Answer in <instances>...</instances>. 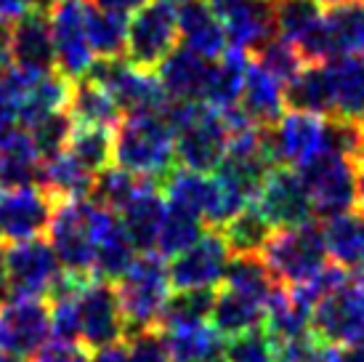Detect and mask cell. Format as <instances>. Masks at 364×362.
I'll return each instance as SVG.
<instances>
[{"instance_id":"1","label":"cell","mask_w":364,"mask_h":362,"mask_svg":"<svg viewBox=\"0 0 364 362\" xmlns=\"http://www.w3.org/2000/svg\"><path fill=\"white\" fill-rule=\"evenodd\" d=\"M171 123L176 136V160L181 168L197 173H213L221 165L229 147V128L218 110L205 101L171 99L160 112Z\"/></svg>"},{"instance_id":"2","label":"cell","mask_w":364,"mask_h":362,"mask_svg":"<svg viewBox=\"0 0 364 362\" xmlns=\"http://www.w3.org/2000/svg\"><path fill=\"white\" fill-rule=\"evenodd\" d=\"M114 162L160 184L176 168V136L160 112L128 115L114 125Z\"/></svg>"},{"instance_id":"3","label":"cell","mask_w":364,"mask_h":362,"mask_svg":"<svg viewBox=\"0 0 364 362\" xmlns=\"http://www.w3.org/2000/svg\"><path fill=\"white\" fill-rule=\"evenodd\" d=\"M263 262L269 264L274 277L287 285H304L327 267V242H324V227L316 219L298 227H282L274 229L269 242L263 245Z\"/></svg>"},{"instance_id":"4","label":"cell","mask_w":364,"mask_h":362,"mask_svg":"<svg viewBox=\"0 0 364 362\" xmlns=\"http://www.w3.org/2000/svg\"><path fill=\"white\" fill-rule=\"evenodd\" d=\"M117 299L125 317V328L141 331L154 328L160 322V312L168 296H171V277H168V264L157 251L139 253L131 269L117 280Z\"/></svg>"},{"instance_id":"5","label":"cell","mask_w":364,"mask_h":362,"mask_svg":"<svg viewBox=\"0 0 364 362\" xmlns=\"http://www.w3.org/2000/svg\"><path fill=\"white\" fill-rule=\"evenodd\" d=\"M96 216H99V205L91 197L56 202L51 227H48V242L64 272L93 277Z\"/></svg>"},{"instance_id":"6","label":"cell","mask_w":364,"mask_h":362,"mask_svg":"<svg viewBox=\"0 0 364 362\" xmlns=\"http://www.w3.org/2000/svg\"><path fill=\"white\" fill-rule=\"evenodd\" d=\"M311 333L330 346L364 341V277L348 274L311 306Z\"/></svg>"},{"instance_id":"7","label":"cell","mask_w":364,"mask_h":362,"mask_svg":"<svg viewBox=\"0 0 364 362\" xmlns=\"http://www.w3.org/2000/svg\"><path fill=\"white\" fill-rule=\"evenodd\" d=\"M88 78L112 93L117 110L125 115H149L168 107V90L162 88L160 78L154 72L139 70L131 61L120 59H96L88 70Z\"/></svg>"},{"instance_id":"8","label":"cell","mask_w":364,"mask_h":362,"mask_svg":"<svg viewBox=\"0 0 364 362\" xmlns=\"http://www.w3.org/2000/svg\"><path fill=\"white\" fill-rule=\"evenodd\" d=\"M178 41V9L168 0H149L128 19L125 59L139 70L154 72Z\"/></svg>"},{"instance_id":"9","label":"cell","mask_w":364,"mask_h":362,"mask_svg":"<svg viewBox=\"0 0 364 362\" xmlns=\"http://www.w3.org/2000/svg\"><path fill=\"white\" fill-rule=\"evenodd\" d=\"M309 197L314 205V216L335 219L351 211L356 205V165L333 152H319L314 160L298 168Z\"/></svg>"},{"instance_id":"10","label":"cell","mask_w":364,"mask_h":362,"mask_svg":"<svg viewBox=\"0 0 364 362\" xmlns=\"http://www.w3.org/2000/svg\"><path fill=\"white\" fill-rule=\"evenodd\" d=\"M51 304L48 299L11 296L0 306V352L32 360L51 341Z\"/></svg>"},{"instance_id":"11","label":"cell","mask_w":364,"mask_h":362,"mask_svg":"<svg viewBox=\"0 0 364 362\" xmlns=\"http://www.w3.org/2000/svg\"><path fill=\"white\" fill-rule=\"evenodd\" d=\"M77 325H80V346H85L88 352L125 341L128 328L114 282L96 277L85 282V288L77 296Z\"/></svg>"},{"instance_id":"12","label":"cell","mask_w":364,"mask_h":362,"mask_svg":"<svg viewBox=\"0 0 364 362\" xmlns=\"http://www.w3.org/2000/svg\"><path fill=\"white\" fill-rule=\"evenodd\" d=\"M6 269H9L11 296H27V299H48L53 285L64 274L59 259L48 240H21L9 242L3 248Z\"/></svg>"},{"instance_id":"13","label":"cell","mask_w":364,"mask_h":362,"mask_svg":"<svg viewBox=\"0 0 364 362\" xmlns=\"http://www.w3.org/2000/svg\"><path fill=\"white\" fill-rule=\"evenodd\" d=\"M263 144L274 165L298 171L324 152V118L309 112H287L274 125L263 128Z\"/></svg>"},{"instance_id":"14","label":"cell","mask_w":364,"mask_h":362,"mask_svg":"<svg viewBox=\"0 0 364 362\" xmlns=\"http://www.w3.org/2000/svg\"><path fill=\"white\" fill-rule=\"evenodd\" d=\"M232 259L229 245L223 240L221 229L208 227L197 242H192L186 251L176 253L168 262V277L171 288L189 291V288H218L226 274V264Z\"/></svg>"},{"instance_id":"15","label":"cell","mask_w":364,"mask_h":362,"mask_svg":"<svg viewBox=\"0 0 364 362\" xmlns=\"http://www.w3.org/2000/svg\"><path fill=\"white\" fill-rule=\"evenodd\" d=\"M56 51V72L67 81L85 78L91 70L93 51L85 35V0H59L48 11Z\"/></svg>"},{"instance_id":"16","label":"cell","mask_w":364,"mask_h":362,"mask_svg":"<svg viewBox=\"0 0 364 362\" xmlns=\"http://www.w3.org/2000/svg\"><path fill=\"white\" fill-rule=\"evenodd\" d=\"M56 197L43 187H11L0 190V242L35 240L48 232Z\"/></svg>"},{"instance_id":"17","label":"cell","mask_w":364,"mask_h":362,"mask_svg":"<svg viewBox=\"0 0 364 362\" xmlns=\"http://www.w3.org/2000/svg\"><path fill=\"white\" fill-rule=\"evenodd\" d=\"M253 202L274 229L298 227L314 219V205L304 179L295 168L287 165H277L269 171Z\"/></svg>"},{"instance_id":"18","label":"cell","mask_w":364,"mask_h":362,"mask_svg":"<svg viewBox=\"0 0 364 362\" xmlns=\"http://www.w3.org/2000/svg\"><path fill=\"white\" fill-rule=\"evenodd\" d=\"M221 19L226 38L234 48L253 53L277 35L274 0H205Z\"/></svg>"},{"instance_id":"19","label":"cell","mask_w":364,"mask_h":362,"mask_svg":"<svg viewBox=\"0 0 364 362\" xmlns=\"http://www.w3.org/2000/svg\"><path fill=\"white\" fill-rule=\"evenodd\" d=\"M11 67L27 75H46L56 70L51 21L46 11H30L11 24Z\"/></svg>"},{"instance_id":"20","label":"cell","mask_w":364,"mask_h":362,"mask_svg":"<svg viewBox=\"0 0 364 362\" xmlns=\"http://www.w3.org/2000/svg\"><path fill=\"white\" fill-rule=\"evenodd\" d=\"M165 208H168L165 195L154 179H144L136 195L120 208L117 219H120L128 240L133 242V248L139 253L157 251V237L162 229Z\"/></svg>"},{"instance_id":"21","label":"cell","mask_w":364,"mask_h":362,"mask_svg":"<svg viewBox=\"0 0 364 362\" xmlns=\"http://www.w3.org/2000/svg\"><path fill=\"white\" fill-rule=\"evenodd\" d=\"M210 67L213 61L205 59L203 53L192 51L189 46H176L157 67V72H160L157 78H160L162 88L168 90L171 99L203 101Z\"/></svg>"},{"instance_id":"22","label":"cell","mask_w":364,"mask_h":362,"mask_svg":"<svg viewBox=\"0 0 364 362\" xmlns=\"http://www.w3.org/2000/svg\"><path fill=\"white\" fill-rule=\"evenodd\" d=\"M136 248L122 229L117 213L99 205L96 216V259H93V277L96 280L117 282L136 262Z\"/></svg>"},{"instance_id":"23","label":"cell","mask_w":364,"mask_h":362,"mask_svg":"<svg viewBox=\"0 0 364 362\" xmlns=\"http://www.w3.org/2000/svg\"><path fill=\"white\" fill-rule=\"evenodd\" d=\"M176 9H178V35L183 46H189L210 61H215L229 48V38L221 19L213 14L205 0H186Z\"/></svg>"},{"instance_id":"24","label":"cell","mask_w":364,"mask_h":362,"mask_svg":"<svg viewBox=\"0 0 364 362\" xmlns=\"http://www.w3.org/2000/svg\"><path fill=\"white\" fill-rule=\"evenodd\" d=\"M324 242L333 264L348 274L364 277V208L346 211L324 224Z\"/></svg>"},{"instance_id":"25","label":"cell","mask_w":364,"mask_h":362,"mask_svg":"<svg viewBox=\"0 0 364 362\" xmlns=\"http://www.w3.org/2000/svg\"><path fill=\"white\" fill-rule=\"evenodd\" d=\"M240 110L258 125V128H269L284 115V86L274 75L258 67L255 61L247 64L242 86V99H240Z\"/></svg>"},{"instance_id":"26","label":"cell","mask_w":364,"mask_h":362,"mask_svg":"<svg viewBox=\"0 0 364 362\" xmlns=\"http://www.w3.org/2000/svg\"><path fill=\"white\" fill-rule=\"evenodd\" d=\"M284 107L293 112H309V115H335L333 104V81L327 61L324 64H304L301 72L290 83H284Z\"/></svg>"},{"instance_id":"27","label":"cell","mask_w":364,"mask_h":362,"mask_svg":"<svg viewBox=\"0 0 364 362\" xmlns=\"http://www.w3.org/2000/svg\"><path fill=\"white\" fill-rule=\"evenodd\" d=\"M245 72H247V51L242 48H229L223 51L218 59L213 61L210 78L205 86L203 101L213 110H232L240 107L242 99V86H245Z\"/></svg>"},{"instance_id":"28","label":"cell","mask_w":364,"mask_h":362,"mask_svg":"<svg viewBox=\"0 0 364 362\" xmlns=\"http://www.w3.org/2000/svg\"><path fill=\"white\" fill-rule=\"evenodd\" d=\"M41 168L43 157L24 128H16L9 139L0 141V190L35 187L41 181Z\"/></svg>"},{"instance_id":"29","label":"cell","mask_w":364,"mask_h":362,"mask_svg":"<svg viewBox=\"0 0 364 362\" xmlns=\"http://www.w3.org/2000/svg\"><path fill=\"white\" fill-rule=\"evenodd\" d=\"M210 322L223 338H234L240 333L263 328V304L223 285L215 291V299H213Z\"/></svg>"},{"instance_id":"30","label":"cell","mask_w":364,"mask_h":362,"mask_svg":"<svg viewBox=\"0 0 364 362\" xmlns=\"http://www.w3.org/2000/svg\"><path fill=\"white\" fill-rule=\"evenodd\" d=\"M93 179L96 173H91L75 155L64 150L56 157L43 160L38 187H43L56 200H80L91 195Z\"/></svg>"},{"instance_id":"31","label":"cell","mask_w":364,"mask_h":362,"mask_svg":"<svg viewBox=\"0 0 364 362\" xmlns=\"http://www.w3.org/2000/svg\"><path fill=\"white\" fill-rule=\"evenodd\" d=\"M72 120L77 125H107L114 128L120 123V110L112 99V93L88 75L72 81L70 101H67Z\"/></svg>"},{"instance_id":"32","label":"cell","mask_w":364,"mask_h":362,"mask_svg":"<svg viewBox=\"0 0 364 362\" xmlns=\"http://www.w3.org/2000/svg\"><path fill=\"white\" fill-rule=\"evenodd\" d=\"M333 81L335 115L341 118H364V56H338L327 61Z\"/></svg>"},{"instance_id":"33","label":"cell","mask_w":364,"mask_h":362,"mask_svg":"<svg viewBox=\"0 0 364 362\" xmlns=\"http://www.w3.org/2000/svg\"><path fill=\"white\" fill-rule=\"evenodd\" d=\"M324 27H327L333 59L364 56V0H348L343 6L327 9Z\"/></svg>"},{"instance_id":"34","label":"cell","mask_w":364,"mask_h":362,"mask_svg":"<svg viewBox=\"0 0 364 362\" xmlns=\"http://www.w3.org/2000/svg\"><path fill=\"white\" fill-rule=\"evenodd\" d=\"M85 35L93 56L120 59L125 56V43H128V16L85 3Z\"/></svg>"},{"instance_id":"35","label":"cell","mask_w":364,"mask_h":362,"mask_svg":"<svg viewBox=\"0 0 364 362\" xmlns=\"http://www.w3.org/2000/svg\"><path fill=\"white\" fill-rule=\"evenodd\" d=\"M223 285H229V288L245 293V296H250V299L266 306V301L272 299L274 291L282 282L274 277V272L269 269V264L263 262L261 253H250V256H232L229 259Z\"/></svg>"},{"instance_id":"36","label":"cell","mask_w":364,"mask_h":362,"mask_svg":"<svg viewBox=\"0 0 364 362\" xmlns=\"http://www.w3.org/2000/svg\"><path fill=\"white\" fill-rule=\"evenodd\" d=\"M165 341L171 362H210L221 357L223 352V336L213 325H186V328H168Z\"/></svg>"},{"instance_id":"37","label":"cell","mask_w":364,"mask_h":362,"mask_svg":"<svg viewBox=\"0 0 364 362\" xmlns=\"http://www.w3.org/2000/svg\"><path fill=\"white\" fill-rule=\"evenodd\" d=\"M274 227L269 224V219L258 211L255 202H247L242 211L234 216L232 222H226L221 227V234L229 253L232 256H250V253H261L263 245L269 242Z\"/></svg>"},{"instance_id":"38","label":"cell","mask_w":364,"mask_h":362,"mask_svg":"<svg viewBox=\"0 0 364 362\" xmlns=\"http://www.w3.org/2000/svg\"><path fill=\"white\" fill-rule=\"evenodd\" d=\"M205 229H208V224L203 222V216H197L189 208L168 202L160 237H157V253H160L162 259H173L176 253L186 251L192 242L200 240L205 234Z\"/></svg>"},{"instance_id":"39","label":"cell","mask_w":364,"mask_h":362,"mask_svg":"<svg viewBox=\"0 0 364 362\" xmlns=\"http://www.w3.org/2000/svg\"><path fill=\"white\" fill-rule=\"evenodd\" d=\"M213 299H215V291H213V288H189V291L171 293L165 306H162L157 328L168 331V328L203 325V322L210 320Z\"/></svg>"},{"instance_id":"40","label":"cell","mask_w":364,"mask_h":362,"mask_svg":"<svg viewBox=\"0 0 364 362\" xmlns=\"http://www.w3.org/2000/svg\"><path fill=\"white\" fill-rule=\"evenodd\" d=\"M67 152L75 155L91 173L104 171L114 160V128H107V125H77L75 123Z\"/></svg>"},{"instance_id":"41","label":"cell","mask_w":364,"mask_h":362,"mask_svg":"<svg viewBox=\"0 0 364 362\" xmlns=\"http://www.w3.org/2000/svg\"><path fill=\"white\" fill-rule=\"evenodd\" d=\"M141 181H144L141 176L125 171L120 165H109V168H104V171L96 173L88 197H91L96 205L107 208V211L120 213L122 205L131 200L133 195H136V190L141 187Z\"/></svg>"},{"instance_id":"42","label":"cell","mask_w":364,"mask_h":362,"mask_svg":"<svg viewBox=\"0 0 364 362\" xmlns=\"http://www.w3.org/2000/svg\"><path fill=\"white\" fill-rule=\"evenodd\" d=\"M72 128H75V120H72L70 110H56L51 115H43L41 120L24 125V131L30 133L32 144H35V150L43 160L56 157L59 152L67 150Z\"/></svg>"},{"instance_id":"43","label":"cell","mask_w":364,"mask_h":362,"mask_svg":"<svg viewBox=\"0 0 364 362\" xmlns=\"http://www.w3.org/2000/svg\"><path fill=\"white\" fill-rule=\"evenodd\" d=\"M253 61L258 67H263L269 75H274L282 86L293 81L295 75L301 72V67H304V59L295 51L293 43H287L279 35H274V38H269V41L263 43L261 48H255Z\"/></svg>"},{"instance_id":"44","label":"cell","mask_w":364,"mask_h":362,"mask_svg":"<svg viewBox=\"0 0 364 362\" xmlns=\"http://www.w3.org/2000/svg\"><path fill=\"white\" fill-rule=\"evenodd\" d=\"M221 357L226 362H279L277 357V346L269 338V333L263 328L240 333L223 343Z\"/></svg>"},{"instance_id":"45","label":"cell","mask_w":364,"mask_h":362,"mask_svg":"<svg viewBox=\"0 0 364 362\" xmlns=\"http://www.w3.org/2000/svg\"><path fill=\"white\" fill-rule=\"evenodd\" d=\"M125 357L128 362H171L168 341L162 328H141L125 336Z\"/></svg>"},{"instance_id":"46","label":"cell","mask_w":364,"mask_h":362,"mask_svg":"<svg viewBox=\"0 0 364 362\" xmlns=\"http://www.w3.org/2000/svg\"><path fill=\"white\" fill-rule=\"evenodd\" d=\"M16 128H21L16 93H14L9 78H6V70H3L0 72V141L9 139Z\"/></svg>"},{"instance_id":"47","label":"cell","mask_w":364,"mask_h":362,"mask_svg":"<svg viewBox=\"0 0 364 362\" xmlns=\"http://www.w3.org/2000/svg\"><path fill=\"white\" fill-rule=\"evenodd\" d=\"M30 362H91V354L80 343L48 341Z\"/></svg>"},{"instance_id":"48","label":"cell","mask_w":364,"mask_h":362,"mask_svg":"<svg viewBox=\"0 0 364 362\" xmlns=\"http://www.w3.org/2000/svg\"><path fill=\"white\" fill-rule=\"evenodd\" d=\"M30 11H43L41 0H0V24H14Z\"/></svg>"},{"instance_id":"49","label":"cell","mask_w":364,"mask_h":362,"mask_svg":"<svg viewBox=\"0 0 364 362\" xmlns=\"http://www.w3.org/2000/svg\"><path fill=\"white\" fill-rule=\"evenodd\" d=\"M149 0H93V6H99V9H107V11H114V14H136L139 9H144Z\"/></svg>"},{"instance_id":"50","label":"cell","mask_w":364,"mask_h":362,"mask_svg":"<svg viewBox=\"0 0 364 362\" xmlns=\"http://www.w3.org/2000/svg\"><path fill=\"white\" fill-rule=\"evenodd\" d=\"M91 362H128L125 357V343H112V346H104V349H96L91 352Z\"/></svg>"},{"instance_id":"51","label":"cell","mask_w":364,"mask_h":362,"mask_svg":"<svg viewBox=\"0 0 364 362\" xmlns=\"http://www.w3.org/2000/svg\"><path fill=\"white\" fill-rule=\"evenodd\" d=\"M11 67V24H0V72Z\"/></svg>"},{"instance_id":"52","label":"cell","mask_w":364,"mask_h":362,"mask_svg":"<svg viewBox=\"0 0 364 362\" xmlns=\"http://www.w3.org/2000/svg\"><path fill=\"white\" fill-rule=\"evenodd\" d=\"M11 299V282H9V269H6V259L0 251V306Z\"/></svg>"},{"instance_id":"53","label":"cell","mask_w":364,"mask_h":362,"mask_svg":"<svg viewBox=\"0 0 364 362\" xmlns=\"http://www.w3.org/2000/svg\"><path fill=\"white\" fill-rule=\"evenodd\" d=\"M311 362H343V352L338 346H330V343H322L319 354L314 357Z\"/></svg>"},{"instance_id":"54","label":"cell","mask_w":364,"mask_h":362,"mask_svg":"<svg viewBox=\"0 0 364 362\" xmlns=\"http://www.w3.org/2000/svg\"><path fill=\"white\" fill-rule=\"evenodd\" d=\"M343 362H364V341L351 343V346H346Z\"/></svg>"},{"instance_id":"55","label":"cell","mask_w":364,"mask_h":362,"mask_svg":"<svg viewBox=\"0 0 364 362\" xmlns=\"http://www.w3.org/2000/svg\"><path fill=\"white\" fill-rule=\"evenodd\" d=\"M356 202L364 208V162L356 165Z\"/></svg>"},{"instance_id":"56","label":"cell","mask_w":364,"mask_h":362,"mask_svg":"<svg viewBox=\"0 0 364 362\" xmlns=\"http://www.w3.org/2000/svg\"><path fill=\"white\" fill-rule=\"evenodd\" d=\"M319 9H335V6H343V3H348V0H314Z\"/></svg>"},{"instance_id":"57","label":"cell","mask_w":364,"mask_h":362,"mask_svg":"<svg viewBox=\"0 0 364 362\" xmlns=\"http://www.w3.org/2000/svg\"><path fill=\"white\" fill-rule=\"evenodd\" d=\"M0 362H24V360H19V357H14L9 352H0Z\"/></svg>"},{"instance_id":"58","label":"cell","mask_w":364,"mask_h":362,"mask_svg":"<svg viewBox=\"0 0 364 362\" xmlns=\"http://www.w3.org/2000/svg\"><path fill=\"white\" fill-rule=\"evenodd\" d=\"M53 3H59V0H41V9L46 11V14H48V11H51Z\"/></svg>"},{"instance_id":"59","label":"cell","mask_w":364,"mask_h":362,"mask_svg":"<svg viewBox=\"0 0 364 362\" xmlns=\"http://www.w3.org/2000/svg\"><path fill=\"white\" fill-rule=\"evenodd\" d=\"M168 3H173V6H181V3H186V0H168Z\"/></svg>"},{"instance_id":"60","label":"cell","mask_w":364,"mask_h":362,"mask_svg":"<svg viewBox=\"0 0 364 362\" xmlns=\"http://www.w3.org/2000/svg\"><path fill=\"white\" fill-rule=\"evenodd\" d=\"M210 362H226V360H223V357H215V360H210Z\"/></svg>"},{"instance_id":"61","label":"cell","mask_w":364,"mask_h":362,"mask_svg":"<svg viewBox=\"0 0 364 362\" xmlns=\"http://www.w3.org/2000/svg\"><path fill=\"white\" fill-rule=\"evenodd\" d=\"M362 131H364V118H362Z\"/></svg>"}]
</instances>
